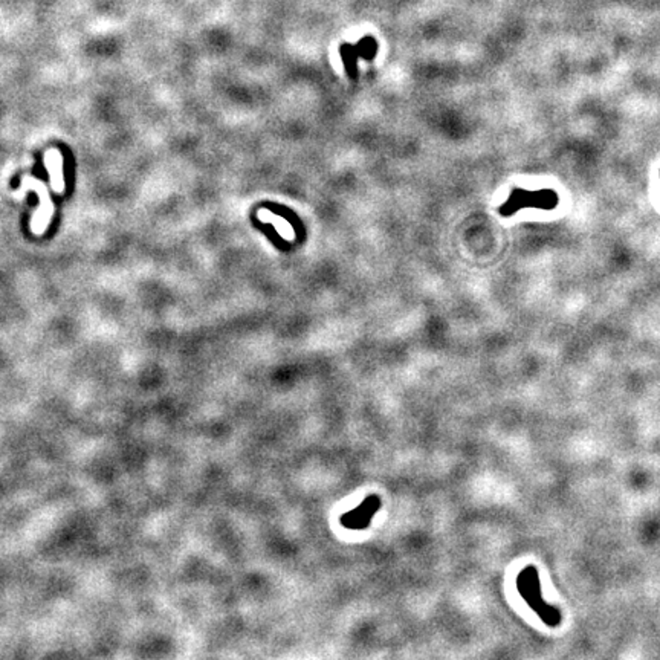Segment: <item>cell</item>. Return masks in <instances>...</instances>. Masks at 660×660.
<instances>
[{
    "label": "cell",
    "instance_id": "1",
    "mask_svg": "<svg viewBox=\"0 0 660 660\" xmlns=\"http://www.w3.org/2000/svg\"><path fill=\"white\" fill-rule=\"evenodd\" d=\"M560 197L554 190H540V192H526L521 188H514L506 203L499 208V213L503 217H510L519 213L520 209L532 207L536 209L552 211L556 208Z\"/></svg>",
    "mask_w": 660,
    "mask_h": 660
},
{
    "label": "cell",
    "instance_id": "2",
    "mask_svg": "<svg viewBox=\"0 0 660 660\" xmlns=\"http://www.w3.org/2000/svg\"><path fill=\"white\" fill-rule=\"evenodd\" d=\"M519 589L520 593L525 596V600L529 602L530 607H535V602H538V607H536V613H540L541 619L544 622H547L549 625H556L560 622V613L556 610H550L546 604H544L540 595V581L538 575H536V570L534 567H527L526 570L521 571L520 580H519Z\"/></svg>",
    "mask_w": 660,
    "mask_h": 660
},
{
    "label": "cell",
    "instance_id": "3",
    "mask_svg": "<svg viewBox=\"0 0 660 660\" xmlns=\"http://www.w3.org/2000/svg\"><path fill=\"white\" fill-rule=\"evenodd\" d=\"M372 43H375V40L370 37H365L364 40H361L356 46H352V45L341 46V57L345 63V69L352 78L356 77V58L359 56H363L364 58H372L375 56L376 46L369 47Z\"/></svg>",
    "mask_w": 660,
    "mask_h": 660
}]
</instances>
